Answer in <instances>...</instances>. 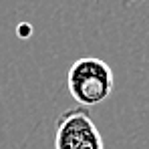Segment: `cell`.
Returning <instances> with one entry per match:
<instances>
[{"mask_svg":"<svg viewBox=\"0 0 149 149\" xmlns=\"http://www.w3.org/2000/svg\"><path fill=\"white\" fill-rule=\"evenodd\" d=\"M54 149H105L103 135L83 107L67 109L54 125Z\"/></svg>","mask_w":149,"mask_h":149,"instance_id":"cell-2","label":"cell"},{"mask_svg":"<svg viewBox=\"0 0 149 149\" xmlns=\"http://www.w3.org/2000/svg\"><path fill=\"white\" fill-rule=\"evenodd\" d=\"M131 2H143V0H131Z\"/></svg>","mask_w":149,"mask_h":149,"instance_id":"cell-3","label":"cell"},{"mask_svg":"<svg viewBox=\"0 0 149 149\" xmlns=\"http://www.w3.org/2000/svg\"><path fill=\"white\" fill-rule=\"evenodd\" d=\"M67 89L79 107H95L113 95V69L97 56H83L74 61L67 73Z\"/></svg>","mask_w":149,"mask_h":149,"instance_id":"cell-1","label":"cell"}]
</instances>
